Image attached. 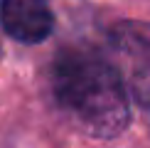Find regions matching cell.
Here are the masks:
<instances>
[{
  "label": "cell",
  "instance_id": "7a4b0ae2",
  "mask_svg": "<svg viewBox=\"0 0 150 148\" xmlns=\"http://www.w3.org/2000/svg\"><path fill=\"white\" fill-rule=\"evenodd\" d=\"M111 45L130 67V91L143 106H150V25L123 20L111 27Z\"/></svg>",
  "mask_w": 150,
  "mask_h": 148
},
{
  "label": "cell",
  "instance_id": "6da1fadb",
  "mask_svg": "<svg viewBox=\"0 0 150 148\" xmlns=\"http://www.w3.org/2000/svg\"><path fill=\"white\" fill-rule=\"evenodd\" d=\"M52 94L69 119L93 138H116L130 123L121 72L89 49H62L52 64Z\"/></svg>",
  "mask_w": 150,
  "mask_h": 148
},
{
  "label": "cell",
  "instance_id": "3957f363",
  "mask_svg": "<svg viewBox=\"0 0 150 148\" xmlns=\"http://www.w3.org/2000/svg\"><path fill=\"white\" fill-rule=\"evenodd\" d=\"M0 25L12 40L40 45L52 35L54 12L47 0H0Z\"/></svg>",
  "mask_w": 150,
  "mask_h": 148
}]
</instances>
